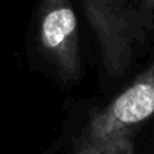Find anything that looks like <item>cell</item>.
<instances>
[{
    "label": "cell",
    "instance_id": "obj_1",
    "mask_svg": "<svg viewBox=\"0 0 154 154\" xmlns=\"http://www.w3.org/2000/svg\"><path fill=\"white\" fill-rule=\"evenodd\" d=\"M154 116V63L98 112L85 128L72 154H109L137 125Z\"/></svg>",
    "mask_w": 154,
    "mask_h": 154
},
{
    "label": "cell",
    "instance_id": "obj_2",
    "mask_svg": "<svg viewBox=\"0 0 154 154\" xmlns=\"http://www.w3.org/2000/svg\"><path fill=\"white\" fill-rule=\"evenodd\" d=\"M38 38L45 57L63 79H79L82 63L77 17L68 0H44Z\"/></svg>",
    "mask_w": 154,
    "mask_h": 154
},
{
    "label": "cell",
    "instance_id": "obj_3",
    "mask_svg": "<svg viewBox=\"0 0 154 154\" xmlns=\"http://www.w3.org/2000/svg\"><path fill=\"white\" fill-rule=\"evenodd\" d=\"M109 154H134V143H133V137H127L124 139L119 145H116Z\"/></svg>",
    "mask_w": 154,
    "mask_h": 154
}]
</instances>
